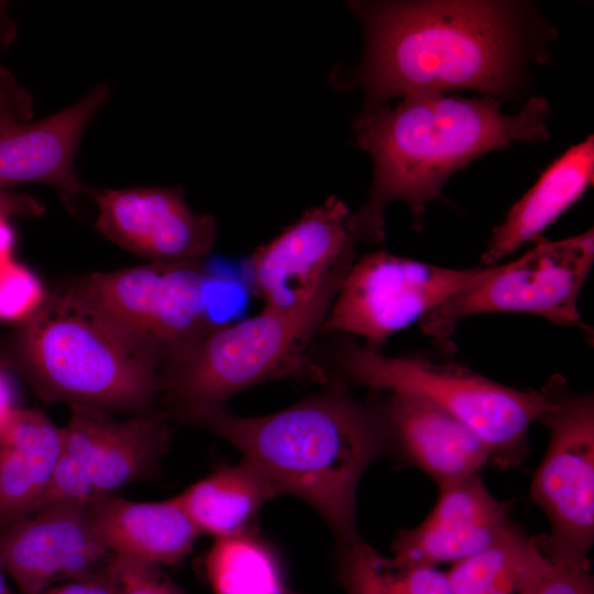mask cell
I'll return each mask as SVG.
<instances>
[{"label":"cell","instance_id":"6da1fadb","mask_svg":"<svg viewBox=\"0 0 594 594\" xmlns=\"http://www.w3.org/2000/svg\"><path fill=\"white\" fill-rule=\"evenodd\" d=\"M364 53L342 87L365 106L416 92L469 89L504 101L546 62L556 30L528 2L502 0L352 1Z\"/></svg>","mask_w":594,"mask_h":594},{"label":"cell","instance_id":"7a4b0ae2","mask_svg":"<svg viewBox=\"0 0 594 594\" xmlns=\"http://www.w3.org/2000/svg\"><path fill=\"white\" fill-rule=\"evenodd\" d=\"M502 103L486 96L416 92L395 107L365 106L353 131L358 146L373 161L374 177L366 201L346 221L354 241L383 242L385 210L394 200L408 206L418 230L427 202L441 198L453 173L514 141L549 138L546 98L530 97L515 114L504 113Z\"/></svg>","mask_w":594,"mask_h":594},{"label":"cell","instance_id":"3957f363","mask_svg":"<svg viewBox=\"0 0 594 594\" xmlns=\"http://www.w3.org/2000/svg\"><path fill=\"white\" fill-rule=\"evenodd\" d=\"M341 376L327 388L280 411L243 417L222 409L187 424L209 430L238 448L279 494L310 504L338 541L359 534L355 493L360 477L389 452L382 414L375 403H360Z\"/></svg>","mask_w":594,"mask_h":594},{"label":"cell","instance_id":"277c9868","mask_svg":"<svg viewBox=\"0 0 594 594\" xmlns=\"http://www.w3.org/2000/svg\"><path fill=\"white\" fill-rule=\"evenodd\" d=\"M19 323L14 348L20 367L45 400L108 414L155 410L161 356L76 283L45 296Z\"/></svg>","mask_w":594,"mask_h":594},{"label":"cell","instance_id":"5b68a950","mask_svg":"<svg viewBox=\"0 0 594 594\" xmlns=\"http://www.w3.org/2000/svg\"><path fill=\"white\" fill-rule=\"evenodd\" d=\"M337 263L311 294L290 308L264 309L233 324H217L164 361L160 397L165 413L180 422L222 409L240 391L287 376L324 373L308 356L309 345L354 263Z\"/></svg>","mask_w":594,"mask_h":594},{"label":"cell","instance_id":"8992f818","mask_svg":"<svg viewBox=\"0 0 594 594\" xmlns=\"http://www.w3.org/2000/svg\"><path fill=\"white\" fill-rule=\"evenodd\" d=\"M332 358L338 375L371 392L420 396L444 410L484 443L490 465L519 468L528 453V431L547 405L544 392L517 389L453 362L422 356H387L350 336L337 339Z\"/></svg>","mask_w":594,"mask_h":594},{"label":"cell","instance_id":"52a82bcc","mask_svg":"<svg viewBox=\"0 0 594 594\" xmlns=\"http://www.w3.org/2000/svg\"><path fill=\"white\" fill-rule=\"evenodd\" d=\"M593 263V229L560 241L539 238L517 260L483 266L471 283L426 314L419 326L438 343L448 344L466 317L517 312L592 333L581 319L578 299Z\"/></svg>","mask_w":594,"mask_h":594},{"label":"cell","instance_id":"ba28073f","mask_svg":"<svg viewBox=\"0 0 594 594\" xmlns=\"http://www.w3.org/2000/svg\"><path fill=\"white\" fill-rule=\"evenodd\" d=\"M541 389L547 405L537 422L550 430L546 454L536 470L529 496L550 522L538 536L554 564L590 566L594 541V397L573 391L553 374Z\"/></svg>","mask_w":594,"mask_h":594},{"label":"cell","instance_id":"9c48e42d","mask_svg":"<svg viewBox=\"0 0 594 594\" xmlns=\"http://www.w3.org/2000/svg\"><path fill=\"white\" fill-rule=\"evenodd\" d=\"M76 284L162 364L217 326L209 314L211 277L200 261L151 262Z\"/></svg>","mask_w":594,"mask_h":594},{"label":"cell","instance_id":"30bf717a","mask_svg":"<svg viewBox=\"0 0 594 594\" xmlns=\"http://www.w3.org/2000/svg\"><path fill=\"white\" fill-rule=\"evenodd\" d=\"M69 407L56 471L38 507L88 505L156 473L170 441L169 416L164 410L119 421L101 410Z\"/></svg>","mask_w":594,"mask_h":594},{"label":"cell","instance_id":"8fae6325","mask_svg":"<svg viewBox=\"0 0 594 594\" xmlns=\"http://www.w3.org/2000/svg\"><path fill=\"white\" fill-rule=\"evenodd\" d=\"M482 268H447L385 251L365 254L352 264L320 331L362 337L365 348L382 352L392 334L419 322Z\"/></svg>","mask_w":594,"mask_h":594},{"label":"cell","instance_id":"7c38bea8","mask_svg":"<svg viewBox=\"0 0 594 594\" xmlns=\"http://www.w3.org/2000/svg\"><path fill=\"white\" fill-rule=\"evenodd\" d=\"M112 557L95 536L86 505L50 503L0 528V561L20 594L88 578Z\"/></svg>","mask_w":594,"mask_h":594},{"label":"cell","instance_id":"4fadbf2b","mask_svg":"<svg viewBox=\"0 0 594 594\" xmlns=\"http://www.w3.org/2000/svg\"><path fill=\"white\" fill-rule=\"evenodd\" d=\"M94 198L99 210L95 228L153 262L201 261L215 245V218L191 211L182 188L105 189Z\"/></svg>","mask_w":594,"mask_h":594},{"label":"cell","instance_id":"5bb4252c","mask_svg":"<svg viewBox=\"0 0 594 594\" xmlns=\"http://www.w3.org/2000/svg\"><path fill=\"white\" fill-rule=\"evenodd\" d=\"M346 204L330 196L248 258L253 286L265 307L290 308L305 300L341 260L355 255Z\"/></svg>","mask_w":594,"mask_h":594},{"label":"cell","instance_id":"9a60e30c","mask_svg":"<svg viewBox=\"0 0 594 594\" xmlns=\"http://www.w3.org/2000/svg\"><path fill=\"white\" fill-rule=\"evenodd\" d=\"M438 486L437 503L425 520L395 536L394 558L454 564L491 547L513 524L512 504L493 496L481 473Z\"/></svg>","mask_w":594,"mask_h":594},{"label":"cell","instance_id":"2e32d148","mask_svg":"<svg viewBox=\"0 0 594 594\" xmlns=\"http://www.w3.org/2000/svg\"><path fill=\"white\" fill-rule=\"evenodd\" d=\"M371 393L385 424L389 452L438 485L481 473L490 465L481 439L429 400L400 392Z\"/></svg>","mask_w":594,"mask_h":594},{"label":"cell","instance_id":"e0dca14e","mask_svg":"<svg viewBox=\"0 0 594 594\" xmlns=\"http://www.w3.org/2000/svg\"><path fill=\"white\" fill-rule=\"evenodd\" d=\"M110 95L105 84L80 101L37 122L0 130V187L44 183L56 188L67 210L75 212L82 190L74 170L82 132Z\"/></svg>","mask_w":594,"mask_h":594},{"label":"cell","instance_id":"ac0fdd59","mask_svg":"<svg viewBox=\"0 0 594 594\" xmlns=\"http://www.w3.org/2000/svg\"><path fill=\"white\" fill-rule=\"evenodd\" d=\"M86 508L92 531L107 550L152 565L180 562L200 535L176 496L134 502L112 494Z\"/></svg>","mask_w":594,"mask_h":594},{"label":"cell","instance_id":"d6986e66","mask_svg":"<svg viewBox=\"0 0 594 594\" xmlns=\"http://www.w3.org/2000/svg\"><path fill=\"white\" fill-rule=\"evenodd\" d=\"M63 428L36 409L15 408L0 426V528L32 514L53 481Z\"/></svg>","mask_w":594,"mask_h":594},{"label":"cell","instance_id":"ffe728a7","mask_svg":"<svg viewBox=\"0 0 594 594\" xmlns=\"http://www.w3.org/2000/svg\"><path fill=\"white\" fill-rule=\"evenodd\" d=\"M594 179V138L571 146L554 160L492 231L482 254L485 266L514 253L540 234L576 202Z\"/></svg>","mask_w":594,"mask_h":594},{"label":"cell","instance_id":"44dd1931","mask_svg":"<svg viewBox=\"0 0 594 594\" xmlns=\"http://www.w3.org/2000/svg\"><path fill=\"white\" fill-rule=\"evenodd\" d=\"M278 494L271 480L243 459L218 468L176 498L200 534L222 539L250 529L258 510Z\"/></svg>","mask_w":594,"mask_h":594},{"label":"cell","instance_id":"7402d4cb","mask_svg":"<svg viewBox=\"0 0 594 594\" xmlns=\"http://www.w3.org/2000/svg\"><path fill=\"white\" fill-rule=\"evenodd\" d=\"M551 568L539 537L512 524L491 547L448 571L452 594H538Z\"/></svg>","mask_w":594,"mask_h":594},{"label":"cell","instance_id":"603a6c76","mask_svg":"<svg viewBox=\"0 0 594 594\" xmlns=\"http://www.w3.org/2000/svg\"><path fill=\"white\" fill-rule=\"evenodd\" d=\"M338 546V576L346 594H452L448 571L385 557L360 536Z\"/></svg>","mask_w":594,"mask_h":594},{"label":"cell","instance_id":"cb8c5ba5","mask_svg":"<svg viewBox=\"0 0 594 594\" xmlns=\"http://www.w3.org/2000/svg\"><path fill=\"white\" fill-rule=\"evenodd\" d=\"M206 571L215 594H299L288 586L274 548L251 528L216 539Z\"/></svg>","mask_w":594,"mask_h":594},{"label":"cell","instance_id":"d4e9b609","mask_svg":"<svg viewBox=\"0 0 594 594\" xmlns=\"http://www.w3.org/2000/svg\"><path fill=\"white\" fill-rule=\"evenodd\" d=\"M45 292L37 276L13 260L0 268V319L21 322L42 304Z\"/></svg>","mask_w":594,"mask_h":594},{"label":"cell","instance_id":"484cf974","mask_svg":"<svg viewBox=\"0 0 594 594\" xmlns=\"http://www.w3.org/2000/svg\"><path fill=\"white\" fill-rule=\"evenodd\" d=\"M121 594H185L157 565L113 554Z\"/></svg>","mask_w":594,"mask_h":594},{"label":"cell","instance_id":"4316f807","mask_svg":"<svg viewBox=\"0 0 594 594\" xmlns=\"http://www.w3.org/2000/svg\"><path fill=\"white\" fill-rule=\"evenodd\" d=\"M32 116L31 95L16 85L10 73L0 68V130L25 123Z\"/></svg>","mask_w":594,"mask_h":594},{"label":"cell","instance_id":"83f0119b","mask_svg":"<svg viewBox=\"0 0 594 594\" xmlns=\"http://www.w3.org/2000/svg\"><path fill=\"white\" fill-rule=\"evenodd\" d=\"M42 594H121L113 557L103 570L85 579L52 586Z\"/></svg>","mask_w":594,"mask_h":594},{"label":"cell","instance_id":"f1b7e54d","mask_svg":"<svg viewBox=\"0 0 594 594\" xmlns=\"http://www.w3.org/2000/svg\"><path fill=\"white\" fill-rule=\"evenodd\" d=\"M45 207L28 194H19L0 187V219L12 216L36 217Z\"/></svg>","mask_w":594,"mask_h":594},{"label":"cell","instance_id":"f546056e","mask_svg":"<svg viewBox=\"0 0 594 594\" xmlns=\"http://www.w3.org/2000/svg\"><path fill=\"white\" fill-rule=\"evenodd\" d=\"M15 408V392L12 382L0 369V426Z\"/></svg>","mask_w":594,"mask_h":594},{"label":"cell","instance_id":"4dcf8cb0","mask_svg":"<svg viewBox=\"0 0 594 594\" xmlns=\"http://www.w3.org/2000/svg\"><path fill=\"white\" fill-rule=\"evenodd\" d=\"M14 233L6 219H0V268L12 261Z\"/></svg>","mask_w":594,"mask_h":594},{"label":"cell","instance_id":"1f68e13d","mask_svg":"<svg viewBox=\"0 0 594 594\" xmlns=\"http://www.w3.org/2000/svg\"><path fill=\"white\" fill-rule=\"evenodd\" d=\"M13 33L12 24L6 19V3L0 1V46L10 41Z\"/></svg>","mask_w":594,"mask_h":594},{"label":"cell","instance_id":"d6a6232c","mask_svg":"<svg viewBox=\"0 0 594 594\" xmlns=\"http://www.w3.org/2000/svg\"><path fill=\"white\" fill-rule=\"evenodd\" d=\"M3 572H4V569L0 561V594H10Z\"/></svg>","mask_w":594,"mask_h":594}]
</instances>
